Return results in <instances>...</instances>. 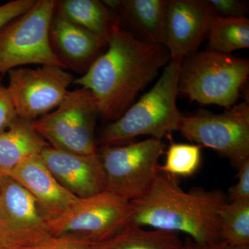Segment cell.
Wrapping results in <instances>:
<instances>
[{"label": "cell", "instance_id": "603a6c76", "mask_svg": "<svg viewBox=\"0 0 249 249\" xmlns=\"http://www.w3.org/2000/svg\"><path fill=\"white\" fill-rule=\"evenodd\" d=\"M206 3L217 17L224 18H247L248 3L242 0H206Z\"/></svg>", "mask_w": 249, "mask_h": 249}, {"label": "cell", "instance_id": "4dcf8cb0", "mask_svg": "<svg viewBox=\"0 0 249 249\" xmlns=\"http://www.w3.org/2000/svg\"><path fill=\"white\" fill-rule=\"evenodd\" d=\"M0 249H5L4 247H2V246L0 245Z\"/></svg>", "mask_w": 249, "mask_h": 249}, {"label": "cell", "instance_id": "484cf974", "mask_svg": "<svg viewBox=\"0 0 249 249\" xmlns=\"http://www.w3.org/2000/svg\"><path fill=\"white\" fill-rule=\"evenodd\" d=\"M238 170L237 182L229 191L231 201L249 199V160Z\"/></svg>", "mask_w": 249, "mask_h": 249}, {"label": "cell", "instance_id": "8fae6325", "mask_svg": "<svg viewBox=\"0 0 249 249\" xmlns=\"http://www.w3.org/2000/svg\"><path fill=\"white\" fill-rule=\"evenodd\" d=\"M0 191V245L6 249H21L52 237L45 214L25 188L9 176H1Z\"/></svg>", "mask_w": 249, "mask_h": 249}, {"label": "cell", "instance_id": "2e32d148", "mask_svg": "<svg viewBox=\"0 0 249 249\" xmlns=\"http://www.w3.org/2000/svg\"><path fill=\"white\" fill-rule=\"evenodd\" d=\"M103 4L114 11L139 40L165 45L168 0H106Z\"/></svg>", "mask_w": 249, "mask_h": 249}, {"label": "cell", "instance_id": "6da1fadb", "mask_svg": "<svg viewBox=\"0 0 249 249\" xmlns=\"http://www.w3.org/2000/svg\"><path fill=\"white\" fill-rule=\"evenodd\" d=\"M170 59L165 45L139 40L118 24L104 53L73 84L89 89L96 98L99 116L113 122L133 104L140 91Z\"/></svg>", "mask_w": 249, "mask_h": 249}, {"label": "cell", "instance_id": "7402d4cb", "mask_svg": "<svg viewBox=\"0 0 249 249\" xmlns=\"http://www.w3.org/2000/svg\"><path fill=\"white\" fill-rule=\"evenodd\" d=\"M164 164L159 172L177 178L191 177L199 169L201 161V147L199 145L172 142L165 152Z\"/></svg>", "mask_w": 249, "mask_h": 249}, {"label": "cell", "instance_id": "7a4b0ae2", "mask_svg": "<svg viewBox=\"0 0 249 249\" xmlns=\"http://www.w3.org/2000/svg\"><path fill=\"white\" fill-rule=\"evenodd\" d=\"M227 202L220 190L185 191L177 178L159 172L147 193L130 201L131 224L184 232L197 245H214L222 241L221 213Z\"/></svg>", "mask_w": 249, "mask_h": 249}, {"label": "cell", "instance_id": "9a60e30c", "mask_svg": "<svg viewBox=\"0 0 249 249\" xmlns=\"http://www.w3.org/2000/svg\"><path fill=\"white\" fill-rule=\"evenodd\" d=\"M9 176L35 198L47 221L61 215L78 199L57 181L40 155L24 160Z\"/></svg>", "mask_w": 249, "mask_h": 249}, {"label": "cell", "instance_id": "277c9868", "mask_svg": "<svg viewBox=\"0 0 249 249\" xmlns=\"http://www.w3.org/2000/svg\"><path fill=\"white\" fill-rule=\"evenodd\" d=\"M249 60L232 54L204 50L181 60L178 95L201 105L231 107L248 81Z\"/></svg>", "mask_w": 249, "mask_h": 249}, {"label": "cell", "instance_id": "f1b7e54d", "mask_svg": "<svg viewBox=\"0 0 249 249\" xmlns=\"http://www.w3.org/2000/svg\"><path fill=\"white\" fill-rule=\"evenodd\" d=\"M225 249H249V246H240V247H237V246L227 245Z\"/></svg>", "mask_w": 249, "mask_h": 249}, {"label": "cell", "instance_id": "5b68a950", "mask_svg": "<svg viewBox=\"0 0 249 249\" xmlns=\"http://www.w3.org/2000/svg\"><path fill=\"white\" fill-rule=\"evenodd\" d=\"M130 201L107 191L78 198L59 217L47 221L52 237L85 245L99 243L114 237L131 223Z\"/></svg>", "mask_w": 249, "mask_h": 249}, {"label": "cell", "instance_id": "ac0fdd59", "mask_svg": "<svg viewBox=\"0 0 249 249\" xmlns=\"http://www.w3.org/2000/svg\"><path fill=\"white\" fill-rule=\"evenodd\" d=\"M54 12L107 40L121 24L117 15L97 0H55Z\"/></svg>", "mask_w": 249, "mask_h": 249}, {"label": "cell", "instance_id": "ba28073f", "mask_svg": "<svg viewBox=\"0 0 249 249\" xmlns=\"http://www.w3.org/2000/svg\"><path fill=\"white\" fill-rule=\"evenodd\" d=\"M163 140L150 137L122 146L101 145L97 150L106 191L128 201L142 197L159 173V160L164 152Z\"/></svg>", "mask_w": 249, "mask_h": 249}, {"label": "cell", "instance_id": "d6986e66", "mask_svg": "<svg viewBox=\"0 0 249 249\" xmlns=\"http://www.w3.org/2000/svg\"><path fill=\"white\" fill-rule=\"evenodd\" d=\"M87 249H186L179 233L129 224L114 237L99 243L86 245Z\"/></svg>", "mask_w": 249, "mask_h": 249}, {"label": "cell", "instance_id": "44dd1931", "mask_svg": "<svg viewBox=\"0 0 249 249\" xmlns=\"http://www.w3.org/2000/svg\"><path fill=\"white\" fill-rule=\"evenodd\" d=\"M220 238L229 246H249V199L231 201L224 206Z\"/></svg>", "mask_w": 249, "mask_h": 249}, {"label": "cell", "instance_id": "f546056e", "mask_svg": "<svg viewBox=\"0 0 249 249\" xmlns=\"http://www.w3.org/2000/svg\"><path fill=\"white\" fill-rule=\"evenodd\" d=\"M1 191H0V217H1Z\"/></svg>", "mask_w": 249, "mask_h": 249}, {"label": "cell", "instance_id": "52a82bcc", "mask_svg": "<svg viewBox=\"0 0 249 249\" xmlns=\"http://www.w3.org/2000/svg\"><path fill=\"white\" fill-rule=\"evenodd\" d=\"M99 116L93 93L84 88L69 91L57 109L31 122L51 147L90 155L97 153L95 127Z\"/></svg>", "mask_w": 249, "mask_h": 249}, {"label": "cell", "instance_id": "4fadbf2b", "mask_svg": "<svg viewBox=\"0 0 249 249\" xmlns=\"http://www.w3.org/2000/svg\"><path fill=\"white\" fill-rule=\"evenodd\" d=\"M40 157L57 181L76 197H88L106 191L104 172L97 153L79 155L49 145Z\"/></svg>", "mask_w": 249, "mask_h": 249}, {"label": "cell", "instance_id": "cb8c5ba5", "mask_svg": "<svg viewBox=\"0 0 249 249\" xmlns=\"http://www.w3.org/2000/svg\"><path fill=\"white\" fill-rule=\"evenodd\" d=\"M17 118L9 90L0 78V132L8 128Z\"/></svg>", "mask_w": 249, "mask_h": 249}, {"label": "cell", "instance_id": "7c38bea8", "mask_svg": "<svg viewBox=\"0 0 249 249\" xmlns=\"http://www.w3.org/2000/svg\"><path fill=\"white\" fill-rule=\"evenodd\" d=\"M214 16L206 0H168L165 46L172 60L198 51Z\"/></svg>", "mask_w": 249, "mask_h": 249}, {"label": "cell", "instance_id": "3957f363", "mask_svg": "<svg viewBox=\"0 0 249 249\" xmlns=\"http://www.w3.org/2000/svg\"><path fill=\"white\" fill-rule=\"evenodd\" d=\"M181 62L170 59L151 89L103 129L101 145H115L140 135L163 140L178 131L183 116L177 105Z\"/></svg>", "mask_w": 249, "mask_h": 249}, {"label": "cell", "instance_id": "8992f818", "mask_svg": "<svg viewBox=\"0 0 249 249\" xmlns=\"http://www.w3.org/2000/svg\"><path fill=\"white\" fill-rule=\"evenodd\" d=\"M55 4V0H36L27 13L0 28V76L27 65H52L65 70L49 43Z\"/></svg>", "mask_w": 249, "mask_h": 249}, {"label": "cell", "instance_id": "e0dca14e", "mask_svg": "<svg viewBox=\"0 0 249 249\" xmlns=\"http://www.w3.org/2000/svg\"><path fill=\"white\" fill-rule=\"evenodd\" d=\"M49 145L31 122L18 117L0 132V177L9 176L24 160L40 155Z\"/></svg>", "mask_w": 249, "mask_h": 249}, {"label": "cell", "instance_id": "83f0119b", "mask_svg": "<svg viewBox=\"0 0 249 249\" xmlns=\"http://www.w3.org/2000/svg\"><path fill=\"white\" fill-rule=\"evenodd\" d=\"M185 246H186V249H225L227 245L223 241H220L214 245H199L188 237L185 242Z\"/></svg>", "mask_w": 249, "mask_h": 249}, {"label": "cell", "instance_id": "ffe728a7", "mask_svg": "<svg viewBox=\"0 0 249 249\" xmlns=\"http://www.w3.org/2000/svg\"><path fill=\"white\" fill-rule=\"evenodd\" d=\"M206 50L232 54L249 48V19L247 18H224L214 16L211 22Z\"/></svg>", "mask_w": 249, "mask_h": 249}, {"label": "cell", "instance_id": "5bb4252c", "mask_svg": "<svg viewBox=\"0 0 249 249\" xmlns=\"http://www.w3.org/2000/svg\"><path fill=\"white\" fill-rule=\"evenodd\" d=\"M49 43L65 70L85 74L107 47V40L53 13Z\"/></svg>", "mask_w": 249, "mask_h": 249}, {"label": "cell", "instance_id": "4316f807", "mask_svg": "<svg viewBox=\"0 0 249 249\" xmlns=\"http://www.w3.org/2000/svg\"><path fill=\"white\" fill-rule=\"evenodd\" d=\"M21 249H87L86 245L62 237H51L41 243Z\"/></svg>", "mask_w": 249, "mask_h": 249}, {"label": "cell", "instance_id": "30bf717a", "mask_svg": "<svg viewBox=\"0 0 249 249\" xmlns=\"http://www.w3.org/2000/svg\"><path fill=\"white\" fill-rule=\"evenodd\" d=\"M8 74L7 88L18 117L29 122L58 107L75 79L67 70L52 65L18 67Z\"/></svg>", "mask_w": 249, "mask_h": 249}, {"label": "cell", "instance_id": "d4e9b609", "mask_svg": "<svg viewBox=\"0 0 249 249\" xmlns=\"http://www.w3.org/2000/svg\"><path fill=\"white\" fill-rule=\"evenodd\" d=\"M36 0H14L0 6V28L6 23L27 13Z\"/></svg>", "mask_w": 249, "mask_h": 249}, {"label": "cell", "instance_id": "9c48e42d", "mask_svg": "<svg viewBox=\"0 0 249 249\" xmlns=\"http://www.w3.org/2000/svg\"><path fill=\"white\" fill-rule=\"evenodd\" d=\"M178 131L188 140L224 156L238 169L249 160L248 100L221 114L199 110L183 115Z\"/></svg>", "mask_w": 249, "mask_h": 249}]
</instances>
